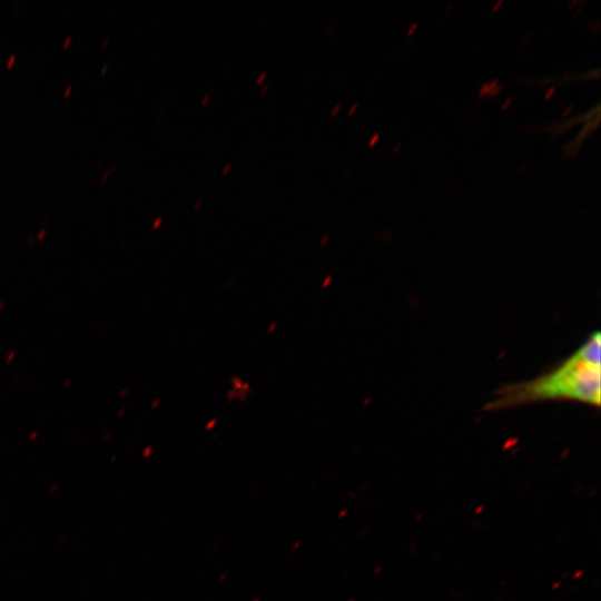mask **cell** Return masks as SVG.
Listing matches in <instances>:
<instances>
[{
  "label": "cell",
  "instance_id": "cell-1",
  "mask_svg": "<svg viewBox=\"0 0 601 601\" xmlns=\"http://www.w3.org/2000/svg\"><path fill=\"white\" fill-rule=\"evenodd\" d=\"M600 333L591 334L552 371L502 386L486 405L494 411L528 403L565 400L599 406L601 392Z\"/></svg>",
  "mask_w": 601,
  "mask_h": 601
},
{
  "label": "cell",
  "instance_id": "cell-2",
  "mask_svg": "<svg viewBox=\"0 0 601 601\" xmlns=\"http://www.w3.org/2000/svg\"><path fill=\"white\" fill-rule=\"evenodd\" d=\"M233 390H230L226 398L231 402L234 400L245 401L252 393V387L248 383H245L239 376L235 375L230 378Z\"/></svg>",
  "mask_w": 601,
  "mask_h": 601
},
{
  "label": "cell",
  "instance_id": "cell-3",
  "mask_svg": "<svg viewBox=\"0 0 601 601\" xmlns=\"http://www.w3.org/2000/svg\"><path fill=\"white\" fill-rule=\"evenodd\" d=\"M215 424H217V418H216V417H214L213 420H210L209 422H207L205 428H206L207 431H208V430H211L213 426H214Z\"/></svg>",
  "mask_w": 601,
  "mask_h": 601
},
{
  "label": "cell",
  "instance_id": "cell-4",
  "mask_svg": "<svg viewBox=\"0 0 601 601\" xmlns=\"http://www.w3.org/2000/svg\"><path fill=\"white\" fill-rule=\"evenodd\" d=\"M277 326V323L276 322H273L269 326H268V333H272L275 331V327Z\"/></svg>",
  "mask_w": 601,
  "mask_h": 601
},
{
  "label": "cell",
  "instance_id": "cell-5",
  "mask_svg": "<svg viewBox=\"0 0 601 601\" xmlns=\"http://www.w3.org/2000/svg\"><path fill=\"white\" fill-rule=\"evenodd\" d=\"M265 78V72H263L259 77V79L257 80V83H260Z\"/></svg>",
  "mask_w": 601,
  "mask_h": 601
},
{
  "label": "cell",
  "instance_id": "cell-6",
  "mask_svg": "<svg viewBox=\"0 0 601 601\" xmlns=\"http://www.w3.org/2000/svg\"><path fill=\"white\" fill-rule=\"evenodd\" d=\"M229 167H230V165H227V166L225 167V169H224V171H223L224 175L228 171Z\"/></svg>",
  "mask_w": 601,
  "mask_h": 601
},
{
  "label": "cell",
  "instance_id": "cell-7",
  "mask_svg": "<svg viewBox=\"0 0 601 601\" xmlns=\"http://www.w3.org/2000/svg\"><path fill=\"white\" fill-rule=\"evenodd\" d=\"M207 99H208V95L205 97L203 105H206Z\"/></svg>",
  "mask_w": 601,
  "mask_h": 601
}]
</instances>
